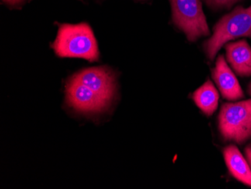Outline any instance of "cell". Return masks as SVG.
I'll return each mask as SVG.
<instances>
[{
	"label": "cell",
	"mask_w": 251,
	"mask_h": 189,
	"mask_svg": "<svg viewBox=\"0 0 251 189\" xmlns=\"http://www.w3.org/2000/svg\"><path fill=\"white\" fill-rule=\"evenodd\" d=\"M51 48L60 57L81 58L90 62L100 59L98 42L92 28L87 23L59 25Z\"/></svg>",
	"instance_id": "6da1fadb"
},
{
	"label": "cell",
	"mask_w": 251,
	"mask_h": 189,
	"mask_svg": "<svg viewBox=\"0 0 251 189\" xmlns=\"http://www.w3.org/2000/svg\"><path fill=\"white\" fill-rule=\"evenodd\" d=\"M239 37L251 38V5L238 6L214 27V33L204 43L207 56L213 60L226 43Z\"/></svg>",
	"instance_id": "7a4b0ae2"
},
{
	"label": "cell",
	"mask_w": 251,
	"mask_h": 189,
	"mask_svg": "<svg viewBox=\"0 0 251 189\" xmlns=\"http://www.w3.org/2000/svg\"><path fill=\"white\" fill-rule=\"evenodd\" d=\"M219 130L225 140L243 144L251 138V99L221 107Z\"/></svg>",
	"instance_id": "3957f363"
},
{
	"label": "cell",
	"mask_w": 251,
	"mask_h": 189,
	"mask_svg": "<svg viewBox=\"0 0 251 189\" xmlns=\"http://www.w3.org/2000/svg\"><path fill=\"white\" fill-rule=\"evenodd\" d=\"M170 2L173 22L190 42L210 34L201 0H170Z\"/></svg>",
	"instance_id": "277c9868"
},
{
	"label": "cell",
	"mask_w": 251,
	"mask_h": 189,
	"mask_svg": "<svg viewBox=\"0 0 251 189\" xmlns=\"http://www.w3.org/2000/svg\"><path fill=\"white\" fill-rule=\"evenodd\" d=\"M66 94L69 105L83 113L101 112L109 104L108 101L73 77L66 83Z\"/></svg>",
	"instance_id": "5b68a950"
},
{
	"label": "cell",
	"mask_w": 251,
	"mask_h": 189,
	"mask_svg": "<svg viewBox=\"0 0 251 189\" xmlns=\"http://www.w3.org/2000/svg\"><path fill=\"white\" fill-rule=\"evenodd\" d=\"M72 77L109 103L116 92V77L108 66L84 69Z\"/></svg>",
	"instance_id": "8992f818"
},
{
	"label": "cell",
	"mask_w": 251,
	"mask_h": 189,
	"mask_svg": "<svg viewBox=\"0 0 251 189\" xmlns=\"http://www.w3.org/2000/svg\"><path fill=\"white\" fill-rule=\"evenodd\" d=\"M212 78L222 97L227 101H238L245 97L240 84L223 54L219 55L216 60L215 67L212 70Z\"/></svg>",
	"instance_id": "52a82bcc"
},
{
	"label": "cell",
	"mask_w": 251,
	"mask_h": 189,
	"mask_svg": "<svg viewBox=\"0 0 251 189\" xmlns=\"http://www.w3.org/2000/svg\"><path fill=\"white\" fill-rule=\"evenodd\" d=\"M227 62L238 76H251V47L246 40L229 42L225 46Z\"/></svg>",
	"instance_id": "ba28073f"
},
{
	"label": "cell",
	"mask_w": 251,
	"mask_h": 189,
	"mask_svg": "<svg viewBox=\"0 0 251 189\" xmlns=\"http://www.w3.org/2000/svg\"><path fill=\"white\" fill-rule=\"evenodd\" d=\"M227 168L234 178L251 187V167L235 145H229L224 150Z\"/></svg>",
	"instance_id": "9c48e42d"
},
{
	"label": "cell",
	"mask_w": 251,
	"mask_h": 189,
	"mask_svg": "<svg viewBox=\"0 0 251 189\" xmlns=\"http://www.w3.org/2000/svg\"><path fill=\"white\" fill-rule=\"evenodd\" d=\"M193 99L197 107L208 116H211L218 107L219 94L210 80L193 93Z\"/></svg>",
	"instance_id": "30bf717a"
},
{
	"label": "cell",
	"mask_w": 251,
	"mask_h": 189,
	"mask_svg": "<svg viewBox=\"0 0 251 189\" xmlns=\"http://www.w3.org/2000/svg\"><path fill=\"white\" fill-rule=\"evenodd\" d=\"M204 2L214 8H229L241 0H204Z\"/></svg>",
	"instance_id": "8fae6325"
},
{
	"label": "cell",
	"mask_w": 251,
	"mask_h": 189,
	"mask_svg": "<svg viewBox=\"0 0 251 189\" xmlns=\"http://www.w3.org/2000/svg\"><path fill=\"white\" fill-rule=\"evenodd\" d=\"M30 0H2V2H5L8 6L11 7H19L26 2H29Z\"/></svg>",
	"instance_id": "7c38bea8"
},
{
	"label": "cell",
	"mask_w": 251,
	"mask_h": 189,
	"mask_svg": "<svg viewBox=\"0 0 251 189\" xmlns=\"http://www.w3.org/2000/svg\"><path fill=\"white\" fill-rule=\"evenodd\" d=\"M245 155H246L247 160L249 163L251 167V146H248L245 150Z\"/></svg>",
	"instance_id": "4fadbf2b"
},
{
	"label": "cell",
	"mask_w": 251,
	"mask_h": 189,
	"mask_svg": "<svg viewBox=\"0 0 251 189\" xmlns=\"http://www.w3.org/2000/svg\"><path fill=\"white\" fill-rule=\"evenodd\" d=\"M248 92H249L250 95H251V83L250 84L249 87H248Z\"/></svg>",
	"instance_id": "5bb4252c"
},
{
	"label": "cell",
	"mask_w": 251,
	"mask_h": 189,
	"mask_svg": "<svg viewBox=\"0 0 251 189\" xmlns=\"http://www.w3.org/2000/svg\"><path fill=\"white\" fill-rule=\"evenodd\" d=\"M80 1H81V0H80Z\"/></svg>",
	"instance_id": "9a60e30c"
}]
</instances>
